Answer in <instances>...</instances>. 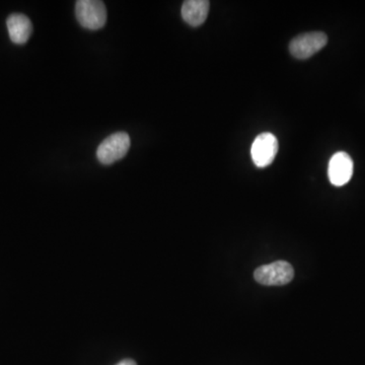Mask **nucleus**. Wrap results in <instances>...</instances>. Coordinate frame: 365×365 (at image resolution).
<instances>
[{
	"mask_svg": "<svg viewBox=\"0 0 365 365\" xmlns=\"http://www.w3.org/2000/svg\"><path fill=\"white\" fill-rule=\"evenodd\" d=\"M75 16L80 25L92 31L101 29L107 23V8L100 0H78Z\"/></svg>",
	"mask_w": 365,
	"mask_h": 365,
	"instance_id": "obj_1",
	"label": "nucleus"
},
{
	"mask_svg": "<svg viewBox=\"0 0 365 365\" xmlns=\"http://www.w3.org/2000/svg\"><path fill=\"white\" fill-rule=\"evenodd\" d=\"M131 140L128 134L117 132L106 138L97 149V158L103 165H112L126 156L130 149Z\"/></svg>",
	"mask_w": 365,
	"mask_h": 365,
	"instance_id": "obj_2",
	"label": "nucleus"
},
{
	"mask_svg": "<svg viewBox=\"0 0 365 365\" xmlns=\"http://www.w3.org/2000/svg\"><path fill=\"white\" fill-rule=\"evenodd\" d=\"M295 277L292 266L285 261H277L271 264L261 266L254 278L258 283L267 286H280L290 283Z\"/></svg>",
	"mask_w": 365,
	"mask_h": 365,
	"instance_id": "obj_3",
	"label": "nucleus"
},
{
	"mask_svg": "<svg viewBox=\"0 0 365 365\" xmlns=\"http://www.w3.org/2000/svg\"><path fill=\"white\" fill-rule=\"evenodd\" d=\"M328 37L322 32L299 35L290 42L291 55L297 59H307L327 45Z\"/></svg>",
	"mask_w": 365,
	"mask_h": 365,
	"instance_id": "obj_4",
	"label": "nucleus"
},
{
	"mask_svg": "<svg viewBox=\"0 0 365 365\" xmlns=\"http://www.w3.org/2000/svg\"><path fill=\"white\" fill-rule=\"evenodd\" d=\"M278 152V140L274 134H259L251 147V156L258 168L271 165Z\"/></svg>",
	"mask_w": 365,
	"mask_h": 365,
	"instance_id": "obj_5",
	"label": "nucleus"
},
{
	"mask_svg": "<svg viewBox=\"0 0 365 365\" xmlns=\"http://www.w3.org/2000/svg\"><path fill=\"white\" fill-rule=\"evenodd\" d=\"M352 175V159L346 152H336L330 159L328 168V175L331 184L336 187L344 186L350 181Z\"/></svg>",
	"mask_w": 365,
	"mask_h": 365,
	"instance_id": "obj_6",
	"label": "nucleus"
},
{
	"mask_svg": "<svg viewBox=\"0 0 365 365\" xmlns=\"http://www.w3.org/2000/svg\"><path fill=\"white\" fill-rule=\"evenodd\" d=\"M11 40L18 45L27 43L33 33V25L27 16L23 13H13L6 20Z\"/></svg>",
	"mask_w": 365,
	"mask_h": 365,
	"instance_id": "obj_7",
	"label": "nucleus"
},
{
	"mask_svg": "<svg viewBox=\"0 0 365 365\" xmlns=\"http://www.w3.org/2000/svg\"><path fill=\"white\" fill-rule=\"evenodd\" d=\"M209 8L207 0H187L182 6V20L191 27H199L206 20Z\"/></svg>",
	"mask_w": 365,
	"mask_h": 365,
	"instance_id": "obj_8",
	"label": "nucleus"
},
{
	"mask_svg": "<svg viewBox=\"0 0 365 365\" xmlns=\"http://www.w3.org/2000/svg\"><path fill=\"white\" fill-rule=\"evenodd\" d=\"M116 365H137L136 362L132 359H124L122 361H120L119 364Z\"/></svg>",
	"mask_w": 365,
	"mask_h": 365,
	"instance_id": "obj_9",
	"label": "nucleus"
}]
</instances>
